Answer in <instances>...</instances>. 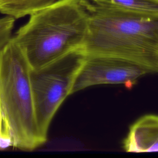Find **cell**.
<instances>
[{"instance_id": "obj_1", "label": "cell", "mask_w": 158, "mask_h": 158, "mask_svg": "<svg viewBox=\"0 0 158 158\" xmlns=\"http://www.w3.org/2000/svg\"><path fill=\"white\" fill-rule=\"evenodd\" d=\"M88 28L86 54L115 56L158 72V15L137 13L85 0Z\"/></svg>"}, {"instance_id": "obj_2", "label": "cell", "mask_w": 158, "mask_h": 158, "mask_svg": "<svg viewBox=\"0 0 158 158\" xmlns=\"http://www.w3.org/2000/svg\"><path fill=\"white\" fill-rule=\"evenodd\" d=\"M85 0H59L30 15L12 36L31 69L83 48L88 33Z\"/></svg>"}, {"instance_id": "obj_3", "label": "cell", "mask_w": 158, "mask_h": 158, "mask_svg": "<svg viewBox=\"0 0 158 158\" xmlns=\"http://www.w3.org/2000/svg\"><path fill=\"white\" fill-rule=\"evenodd\" d=\"M30 69L10 39L0 51V149L33 151L46 141L36 122Z\"/></svg>"}, {"instance_id": "obj_4", "label": "cell", "mask_w": 158, "mask_h": 158, "mask_svg": "<svg viewBox=\"0 0 158 158\" xmlns=\"http://www.w3.org/2000/svg\"><path fill=\"white\" fill-rule=\"evenodd\" d=\"M83 48L40 67L30 69L37 125L41 136L47 140L51 122L66 98L70 95L76 75L84 60Z\"/></svg>"}, {"instance_id": "obj_5", "label": "cell", "mask_w": 158, "mask_h": 158, "mask_svg": "<svg viewBox=\"0 0 158 158\" xmlns=\"http://www.w3.org/2000/svg\"><path fill=\"white\" fill-rule=\"evenodd\" d=\"M154 73L137 62L107 54H86L70 94L99 85H123L131 88L143 76Z\"/></svg>"}, {"instance_id": "obj_6", "label": "cell", "mask_w": 158, "mask_h": 158, "mask_svg": "<svg viewBox=\"0 0 158 158\" xmlns=\"http://www.w3.org/2000/svg\"><path fill=\"white\" fill-rule=\"evenodd\" d=\"M123 147L128 152H158V115H144L133 123Z\"/></svg>"}, {"instance_id": "obj_7", "label": "cell", "mask_w": 158, "mask_h": 158, "mask_svg": "<svg viewBox=\"0 0 158 158\" xmlns=\"http://www.w3.org/2000/svg\"><path fill=\"white\" fill-rule=\"evenodd\" d=\"M59 0H0V13L15 19L31 15Z\"/></svg>"}, {"instance_id": "obj_8", "label": "cell", "mask_w": 158, "mask_h": 158, "mask_svg": "<svg viewBox=\"0 0 158 158\" xmlns=\"http://www.w3.org/2000/svg\"><path fill=\"white\" fill-rule=\"evenodd\" d=\"M93 2L137 13L158 15V1L156 0H99Z\"/></svg>"}, {"instance_id": "obj_9", "label": "cell", "mask_w": 158, "mask_h": 158, "mask_svg": "<svg viewBox=\"0 0 158 158\" xmlns=\"http://www.w3.org/2000/svg\"><path fill=\"white\" fill-rule=\"evenodd\" d=\"M15 21V19L10 16L0 18V51L11 39Z\"/></svg>"}, {"instance_id": "obj_10", "label": "cell", "mask_w": 158, "mask_h": 158, "mask_svg": "<svg viewBox=\"0 0 158 158\" xmlns=\"http://www.w3.org/2000/svg\"><path fill=\"white\" fill-rule=\"evenodd\" d=\"M89 1H92V2H98V1H99V0H89Z\"/></svg>"}, {"instance_id": "obj_11", "label": "cell", "mask_w": 158, "mask_h": 158, "mask_svg": "<svg viewBox=\"0 0 158 158\" xmlns=\"http://www.w3.org/2000/svg\"><path fill=\"white\" fill-rule=\"evenodd\" d=\"M0 120H1V114H0Z\"/></svg>"}, {"instance_id": "obj_12", "label": "cell", "mask_w": 158, "mask_h": 158, "mask_svg": "<svg viewBox=\"0 0 158 158\" xmlns=\"http://www.w3.org/2000/svg\"><path fill=\"white\" fill-rule=\"evenodd\" d=\"M156 1H158V0H156Z\"/></svg>"}, {"instance_id": "obj_13", "label": "cell", "mask_w": 158, "mask_h": 158, "mask_svg": "<svg viewBox=\"0 0 158 158\" xmlns=\"http://www.w3.org/2000/svg\"><path fill=\"white\" fill-rule=\"evenodd\" d=\"M157 73H158V72H157Z\"/></svg>"}]
</instances>
